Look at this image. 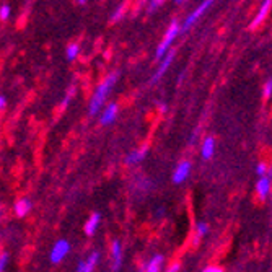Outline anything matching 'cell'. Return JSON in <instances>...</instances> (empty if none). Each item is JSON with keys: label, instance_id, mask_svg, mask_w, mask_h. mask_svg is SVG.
<instances>
[{"label": "cell", "instance_id": "cell-8", "mask_svg": "<svg viewBox=\"0 0 272 272\" xmlns=\"http://www.w3.org/2000/svg\"><path fill=\"white\" fill-rule=\"evenodd\" d=\"M98 259H100V253L93 251L88 256V259H86V261H78L77 271L78 272H93L95 268H96V264H98Z\"/></svg>", "mask_w": 272, "mask_h": 272}, {"label": "cell", "instance_id": "cell-23", "mask_svg": "<svg viewBox=\"0 0 272 272\" xmlns=\"http://www.w3.org/2000/svg\"><path fill=\"white\" fill-rule=\"evenodd\" d=\"M122 11H124V7H122V5H121V7H119V10H117V11H116V13L113 15V18H111V21H113V23H114L116 20H119V18L122 16Z\"/></svg>", "mask_w": 272, "mask_h": 272}, {"label": "cell", "instance_id": "cell-5", "mask_svg": "<svg viewBox=\"0 0 272 272\" xmlns=\"http://www.w3.org/2000/svg\"><path fill=\"white\" fill-rule=\"evenodd\" d=\"M175 49H170V52L165 55V57L160 60V65H158V69H157V72L153 73V77L150 78V85H153V83H157L160 78H162L163 75H165V72L170 69V65H171V62H173V59H175Z\"/></svg>", "mask_w": 272, "mask_h": 272}, {"label": "cell", "instance_id": "cell-14", "mask_svg": "<svg viewBox=\"0 0 272 272\" xmlns=\"http://www.w3.org/2000/svg\"><path fill=\"white\" fill-rule=\"evenodd\" d=\"M147 157V147H140L126 157V165H139Z\"/></svg>", "mask_w": 272, "mask_h": 272}, {"label": "cell", "instance_id": "cell-9", "mask_svg": "<svg viewBox=\"0 0 272 272\" xmlns=\"http://www.w3.org/2000/svg\"><path fill=\"white\" fill-rule=\"evenodd\" d=\"M111 258H113V272H117L122 264V246L117 240H114L111 245Z\"/></svg>", "mask_w": 272, "mask_h": 272}, {"label": "cell", "instance_id": "cell-24", "mask_svg": "<svg viewBox=\"0 0 272 272\" xmlns=\"http://www.w3.org/2000/svg\"><path fill=\"white\" fill-rule=\"evenodd\" d=\"M202 272H224L220 268H217V266H209V268H206Z\"/></svg>", "mask_w": 272, "mask_h": 272}, {"label": "cell", "instance_id": "cell-25", "mask_svg": "<svg viewBox=\"0 0 272 272\" xmlns=\"http://www.w3.org/2000/svg\"><path fill=\"white\" fill-rule=\"evenodd\" d=\"M162 5H163L162 0H158V2H150V11H153V10L158 8V7H162Z\"/></svg>", "mask_w": 272, "mask_h": 272}, {"label": "cell", "instance_id": "cell-13", "mask_svg": "<svg viewBox=\"0 0 272 272\" xmlns=\"http://www.w3.org/2000/svg\"><path fill=\"white\" fill-rule=\"evenodd\" d=\"M271 7H272V2H271V0H266V2H263L261 8H259L258 15H256V18H255V20H253V23H251V28L259 26V24H261V23L266 20V16H268Z\"/></svg>", "mask_w": 272, "mask_h": 272}, {"label": "cell", "instance_id": "cell-17", "mask_svg": "<svg viewBox=\"0 0 272 272\" xmlns=\"http://www.w3.org/2000/svg\"><path fill=\"white\" fill-rule=\"evenodd\" d=\"M78 54H80V46L77 42H72V44L65 47V57H67V60H70V62L78 57Z\"/></svg>", "mask_w": 272, "mask_h": 272}, {"label": "cell", "instance_id": "cell-6", "mask_svg": "<svg viewBox=\"0 0 272 272\" xmlns=\"http://www.w3.org/2000/svg\"><path fill=\"white\" fill-rule=\"evenodd\" d=\"M191 175V162L188 160H183L179 162L178 166L175 168V173H173V183L175 184H183Z\"/></svg>", "mask_w": 272, "mask_h": 272}, {"label": "cell", "instance_id": "cell-10", "mask_svg": "<svg viewBox=\"0 0 272 272\" xmlns=\"http://www.w3.org/2000/svg\"><path fill=\"white\" fill-rule=\"evenodd\" d=\"M271 173L272 171H269L266 176H261L256 183V191H258V194L261 199H266L271 193Z\"/></svg>", "mask_w": 272, "mask_h": 272}, {"label": "cell", "instance_id": "cell-26", "mask_svg": "<svg viewBox=\"0 0 272 272\" xmlns=\"http://www.w3.org/2000/svg\"><path fill=\"white\" fill-rule=\"evenodd\" d=\"M5 104H7V100H5L3 95H0V111L5 108Z\"/></svg>", "mask_w": 272, "mask_h": 272}, {"label": "cell", "instance_id": "cell-1", "mask_svg": "<svg viewBox=\"0 0 272 272\" xmlns=\"http://www.w3.org/2000/svg\"><path fill=\"white\" fill-rule=\"evenodd\" d=\"M117 78H119V73L117 72H113L109 73V75L100 82V85L96 86L95 93L91 95V100H90V106H88V113L90 116H96L101 113V108L104 101H106L108 95L111 93V90L114 88V85L117 82Z\"/></svg>", "mask_w": 272, "mask_h": 272}, {"label": "cell", "instance_id": "cell-16", "mask_svg": "<svg viewBox=\"0 0 272 272\" xmlns=\"http://www.w3.org/2000/svg\"><path fill=\"white\" fill-rule=\"evenodd\" d=\"M163 261H165V258L162 255H155L150 259V261L145 264V271L144 272H162Z\"/></svg>", "mask_w": 272, "mask_h": 272}, {"label": "cell", "instance_id": "cell-20", "mask_svg": "<svg viewBox=\"0 0 272 272\" xmlns=\"http://www.w3.org/2000/svg\"><path fill=\"white\" fill-rule=\"evenodd\" d=\"M10 15H11V8L8 7V5H2V7H0V20L7 21Z\"/></svg>", "mask_w": 272, "mask_h": 272}, {"label": "cell", "instance_id": "cell-12", "mask_svg": "<svg viewBox=\"0 0 272 272\" xmlns=\"http://www.w3.org/2000/svg\"><path fill=\"white\" fill-rule=\"evenodd\" d=\"M100 222H101L100 212L91 214L90 219L86 220V224H85V233L88 235V237H93V235L96 233V230H98V227H100Z\"/></svg>", "mask_w": 272, "mask_h": 272}, {"label": "cell", "instance_id": "cell-15", "mask_svg": "<svg viewBox=\"0 0 272 272\" xmlns=\"http://www.w3.org/2000/svg\"><path fill=\"white\" fill-rule=\"evenodd\" d=\"M215 153V140L214 137H207L202 142V148H201V155L204 160H210Z\"/></svg>", "mask_w": 272, "mask_h": 272}, {"label": "cell", "instance_id": "cell-11", "mask_svg": "<svg viewBox=\"0 0 272 272\" xmlns=\"http://www.w3.org/2000/svg\"><path fill=\"white\" fill-rule=\"evenodd\" d=\"M33 209V204L26 197H23V199H18L13 206V210H15V215L16 217H26V215L31 212Z\"/></svg>", "mask_w": 272, "mask_h": 272}, {"label": "cell", "instance_id": "cell-18", "mask_svg": "<svg viewBox=\"0 0 272 272\" xmlns=\"http://www.w3.org/2000/svg\"><path fill=\"white\" fill-rule=\"evenodd\" d=\"M209 232V224H206V222H199V224H196V238L194 241H199L204 235H207Z\"/></svg>", "mask_w": 272, "mask_h": 272}, {"label": "cell", "instance_id": "cell-2", "mask_svg": "<svg viewBox=\"0 0 272 272\" xmlns=\"http://www.w3.org/2000/svg\"><path fill=\"white\" fill-rule=\"evenodd\" d=\"M181 33V24H179L176 20L173 21L171 24H170V28L166 29V33H165V36H163V39L160 41V44H158V47H157V51H155V59L157 60H162L166 54L170 52V49H171V44L175 42V39H176V36Z\"/></svg>", "mask_w": 272, "mask_h": 272}, {"label": "cell", "instance_id": "cell-7", "mask_svg": "<svg viewBox=\"0 0 272 272\" xmlns=\"http://www.w3.org/2000/svg\"><path fill=\"white\" fill-rule=\"evenodd\" d=\"M117 111H119V106L116 103H109L108 106H104V109L100 113V124L103 126L113 124L117 117Z\"/></svg>", "mask_w": 272, "mask_h": 272}, {"label": "cell", "instance_id": "cell-3", "mask_svg": "<svg viewBox=\"0 0 272 272\" xmlns=\"http://www.w3.org/2000/svg\"><path fill=\"white\" fill-rule=\"evenodd\" d=\"M70 253V243L67 240H59L55 241L51 253H49V259H51L52 264H59L62 263L65 256Z\"/></svg>", "mask_w": 272, "mask_h": 272}, {"label": "cell", "instance_id": "cell-4", "mask_svg": "<svg viewBox=\"0 0 272 272\" xmlns=\"http://www.w3.org/2000/svg\"><path fill=\"white\" fill-rule=\"evenodd\" d=\"M209 7H212V2H210V0H206V2H202V3L199 5V7H197V8L193 11V13H189L186 20H184V23L181 24V31H188V29H189L191 26H193V24H194L197 20H199V18H201L204 13H206V10H207Z\"/></svg>", "mask_w": 272, "mask_h": 272}, {"label": "cell", "instance_id": "cell-21", "mask_svg": "<svg viewBox=\"0 0 272 272\" xmlns=\"http://www.w3.org/2000/svg\"><path fill=\"white\" fill-rule=\"evenodd\" d=\"M263 96L268 100V98H271L272 96V78L271 80H268L266 82V85H264V90H263Z\"/></svg>", "mask_w": 272, "mask_h": 272}, {"label": "cell", "instance_id": "cell-19", "mask_svg": "<svg viewBox=\"0 0 272 272\" xmlns=\"http://www.w3.org/2000/svg\"><path fill=\"white\" fill-rule=\"evenodd\" d=\"M8 261H10V256L7 251L0 253V272H5V269H7L8 266Z\"/></svg>", "mask_w": 272, "mask_h": 272}, {"label": "cell", "instance_id": "cell-22", "mask_svg": "<svg viewBox=\"0 0 272 272\" xmlns=\"http://www.w3.org/2000/svg\"><path fill=\"white\" fill-rule=\"evenodd\" d=\"M256 173H258V176L261 178V176H266L268 175V166H266L264 163H258V166H256Z\"/></svg>", "mask_w": 272, "mask_h": 272}]
</instances>
